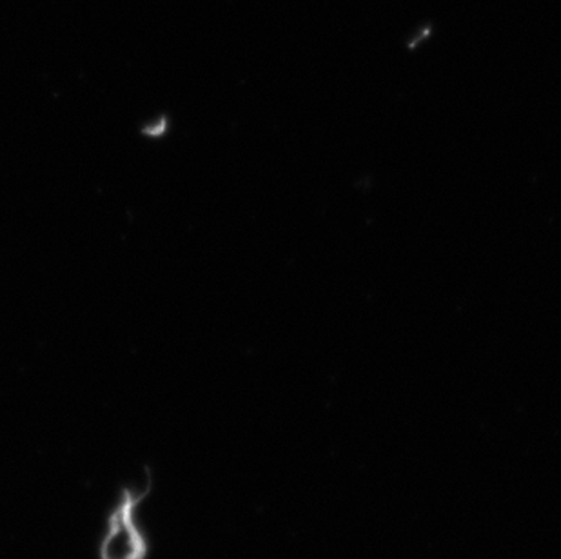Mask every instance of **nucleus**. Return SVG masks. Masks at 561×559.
Here are the masks:
<instances>
[{
  "mask_svg": "<svg viewBox=\"0 0 561 559\" xmlns=\"http://www.w3.org/2000/svg\"><path fill=\"white\" fill-rule=\"evenodd\" d=\"M151 481L142 487H124L107 512L99 544V559H148L151 544L140 522V505L148 498Z\"/></svg>",
  "mask_w": 561,
  "mask_h": 559,
  "instance_id": "f257e3e1",
  "label": "nucleus"
}]
</instances>
